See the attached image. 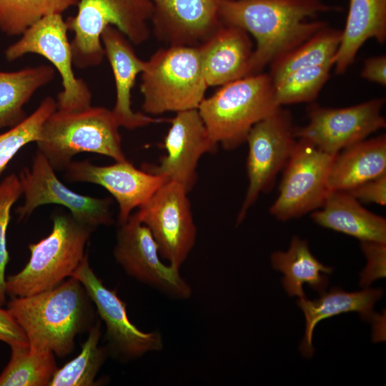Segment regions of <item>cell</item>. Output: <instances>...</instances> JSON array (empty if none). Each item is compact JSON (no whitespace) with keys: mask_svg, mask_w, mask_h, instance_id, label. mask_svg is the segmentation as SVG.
Masks as SVG:
<instances>
[{"mask_svg":"<svg viewBox=\"0 0 386 386\" xmlns=\"http://www.w3.org/2000/svg\"><path fill=\"white\" fill-rule=\"evenodd\" d=\"M24 202L16 209L20 219L28 217L36 208L45 204L66 207L77 222L94 229L113 222L110 198H96L74 192L55 174V170L37 150L30 168L19 176Z\"/></svg>","mask_w":386,"mask_h":386,"instance_id":"14","label":"cell"},{"mask_svg":"<svg viewBox=\"0 0 386 386\" xmlns=\"http://www.w3.org/2000/svg\"><path fill=\"white\" fill-rule=\"evenodd\" d=\"M294 127L290 111L279 107L250 129L246 139L249 184L237 222L244 218L261 193L271 190L277 174L285 167L297 141Z\"/></svg>","mask_w":386,"mask_h":386,"instance_id":"9","label":"cell"},{"mask_svg":"<svg viewBox=\"0 0 386 386\" xmlns=\"http://www.w3.org/2000/svg\"><path fill=\"white\" fill-rule=\"evenodd\" d=\"M332 64L305 67L294 71L273 84L279 106L313 101L327 82Z\"/></svg>","mask_w":386,"mask_h":386,"instance_id":"31","label":"cell"},{"mask_svg":"<svg viewBox=\"0 0 386 386\" xmlns=\"http://www.w3.org/2000/svg\"><path fill=\"white\" fill-rule=\"evenodd\" d=\"M114 257L129 276L170 298L187 300L192 294L179 269L162 262L150 230L135 212L119 224Z\"/></svg>","mask_w":386,"mask_h":386,"instance_id":"12","label":"cell"},{"mask_svg":"<svg viewBox=\"0 0 386 386\" xmlns=\"http://www.w3.org/2000/svg\"><path fill=\"white\" fill-rule=\"evenodd\" d=\"M384 103L385 99L376 98L342 108L312 104L307 109V124L295 127L294 136L310 142L327 153L337 154L345 148L385 128L386 121L381 114Z\"/></svg>","mask_w":386,"mask_h":386,"instance_id":"13","label":"cell"},{"mask_svg":"<svg viewBox=\"0 0 386 386\" xmlns=\"http://www.w3.org/2000/svg\"><path fill=\"white\" fill-rule=\"evenodd\" d=\"M56 109V101L46 96L31 114L0 134V174L21 148L37 142L44 123Z\"/></svg>","mask_w":386,"mask_h":386,"instance_id":"32","label":"cell"},{"mask_svg":"<svg viewBox=\"0 0 386 386\" xmlns=\"http://www.w3.org/2000/svg\"><path fill=\"white\" fill-rule=\"evenodd\" d=\"M157 39L168 46H197L222 24L220 10L230 0H150Z\"/></svg>","mask_w":386,"mask_h":386,"instance_id":"18","label":"cell"},{"mask_svg":"<svg viewBox=\"0 0 386 386\" xmlns=\"http://www.w3.org/2000/svg\"><path fill=\"white\" fill-rule=\"evenodd\" d=\"M381 289L365 288L356 292H347L334 287L330 292L325 291L315 300L301 297L297 302L302 310L306 320L305 335L300 347L302 354L307 357L314 353L312 335L316 325L321 320L348 312H357L365 319H372L373 307L382 297Z\"/></svg>","mask_w":386,"mask_h":386,"instance_id":"24","label":"cell"},{"mask_svg":"<svg viewBox=\"0 0 386 386\" xmlns=\"http://www.w3.org/2000/svg\"><path fill=\"white\" fill-rule=\"evenodd\" d=\"M274 269L284 274L282 282L291 296L305 297L303 284H308L320 294L328 284L327 274L332 268L322 264L311 253L307 242L294 236L287 252L278 251L271 256Z\"/></svg>","mask_w":386,"mask_h":386,"instance_id":"25","label":"cell"},{"mask_svg":"<svg viewBox=\"0 0 386 386\" xmlns=\"http://www.w3.org/2000/svg\"><path fill=\"white\" fill-rule=\"evenodd\" d=\"M52 222L51 233L29 245L31 255L25 267L6 279V292L10 297H27L56 287L71 276L85 256L94 229L71 214H56Z\"/></svg>","mask_w":386,"mask_h":386,"instance_id":"6","label":"cell"},{"mask_svg":"<svg viewBox=\"0 0 386 386\" xmlns=\"http://www.w3.org/2000/svg\"><path fill=\"white\" fill-rule=\"evenodd\" d=\"M386 244L363 241L361 249L367 264L361 274L360 284L368 287L375 279L385 277Z\"/></svg>","mask_w":386,"mask_h":386,"instance_id":"34","label":"cell"},{"mask_svg":"<svg viewBox=\"0 0 386 386\" xmlns=\"http://www.w3.org/2000/svg\"><path fill=\"white\" fill-rule=\"evenodd\" d=\"M119 127L112 110L89 106L66 112L56 109L44 123L36 145L54 169L64 170L81 152L127 160Z\"/></svg>","mask_w":386,"mask_h":386,"instance_id":"3","label":"cell"},{"mask_svg":"<svg viewBox=\"0 0 386 386\" xmlns=\"http://www.w3.org/2000/svg\"><path fill=\"white\" fill-rule=\"evenodd\" d=\"M144 114L198 109L208 85L198 46H168L146 61L141 73Z\"/></svg>","mask_w":386,"mask_h":386,"instance_id":"5","label":"cell"},{"mask_svg":"<svg viewBox=\"0 0 386 386\" xmlns=\"http://www.w3.org/2000/svg\"><path fill=\"white\" fill-rule=\"evenodd\" d=\"M66 20L61 14L48 15L26 29L4 51L8 61L35 54L50 61L61 78L63 89L57 95L56 109L77 111L91 106V92L87 84L73 70L71 44Z\"/></svg>","mask_w":386,"mask_h":386,"instance_id":"8","label":"cell"},{"mask_svg":"<svg viewBox=\"0 0 386 386\" xmlns=\"http://www.w3.org/2000/svg\"><path fill=\"white\" fill-rule=\"evenodd\" d=\"M386 40V0H350L345 29L334 59L335 71L345 73L366 41Z\"/></svg>","mask_w":386,"mask_h":386,"instance_id":"23","label":"cell"},{"mask_svg":"<svg viewBox=\"0 0 386 386\" xmlns=\"http://www.w3.org/2000/svg\"><path fill=\"white\" fill-rule=\"evenodd\" d=\"M91 303L81 282L69 277L51 290L11 297L7 310L26 334L31 350L63 357L74 350L76 336L92 325Z\"/></svg>","mask_w":386,"mask_h":386,"instance_id":"2","label":"cell"},{"mask_svg":"<svg viewBox=\"0 0 386 386\" xmlns=\"http://www.w3.org/2000/svg\"><path fill=\"white\" fill-rule=\"evenodd\" d=\"M197 46L208 86H222L248 76L254 47L244 29L222 24Z\"/></svg>","mask_w":386,"mask_h":386,"instance_id":"20","label":"cell"},{"mask_svg":"<svg viewBox=\"0 0 386 386\" xmlns=\"http://www.w3.org/2000/svg\"><path fill=\"white\" fill-rule=\"evenodd\" d=\"M311 217L318 225L354 237L361 242L386 244V220L363 207L346 191H330Z\"/></svg>","mask_w":386,"mask_h":386,"instance_id":"21","label":"cell"},{"mask_svg":"<svg viewBox=\"0 0 386 386\" xmlns=\"http://www.w3.org/2000/svg\"><path fill=\"white\" fill-rule=\"evenodd\" d=\"M361 76L385 86L386 85V56L380 55L365 60Z\"/></svg>","mask_w":386,"mask_h":386,"instance_id":"37","label":"cell"},{"mask_svg":"<svg viewBox=\"0 0 386 386\" xmlns=\"http://www.w3.org/2000/svg\"><path fill=\"white\" fill-rule=\"evenodd\" d=\"M188 193L179 183L168 180L135 212L150 230L160 257L178 269L188 257L197 237Z\"/></svg>","mask_w":386,"mask_h":386,"instance_id":"11","label":"cell"},{"mask_svg":"<svg viewBox=\"0 0 386 386\" xmlns=\"http://www.w3.org/2000/svg\"><path fill=\"white\" fill-rule=\"evenodd\" d=\"M71 277L78 279L86 290L106 326L109 354L128 361L163 348L159 332L141 331L129 320L126 303L115 290L107 288L91 268L85 254Z\"/></svg>","mask_w":386,"mask_h":386,"instance_id":"15","label":"cell"},{"mask_svg":"<svg viewBox=\"0 0 386 386\" xmlns=\"http://www.w3.org/2000/svg\"><path fill=\"white\" fill-rule=\"evenodd\" d=\"M333 8L323 0H230L220 10L222 24L239 27L256 41L248 76L305 41L327 24L317 20Z\"/></svg>","mask_w":386,"mask_h":386,"instance_id":"1","label":"cell"},{"mask_svg":"<svg viewBox=\"0 0 386 386\" xmlns=\"http://www.w3.org/2000/svg\"><path fill=\"white\" fill-rule=\"evenodd\" d=\"M0 341L11 347L29 345L28 339L21 326L16 321L9 311L0 306Z\"/></svg>","mask_w":386,"mask_h":386,"instance_id":"36","label":"cell"},{"mask_svg":"<svg viewBox=\"0 0 386 386\" xmlns=\"http://www.w3.org/2000/svg\"><path fill=\"white\" fill-rule=\"evenodd\" d=\"M79 0H0V31L21 36L44 17L61 14L77 5Z\"/></svg>","mask_w":386,"mask_h":386,"instance_id":"30","label":"cell"},{"mask_svg":"<svg viewBox=\"0 0 386 386\" xmlns=\"http://www.w3.org/2000/svg\"><path fill=\"white\" fill-rule=\"evenodd\" d=\"M101 41L114 78L116 101L112 112L120 127L132 130L162 122L132 109V90L137 75L145 68L146 61L137 55L130 41L114 26L104 29Z\"/></svg>","mask_w":386,"mask_h":386,"instance_id":"19","label":"cell"},{"mask_svg":"<svg viewBox=\"0 0 386 386\" xmlns=\"http://www.w3.org/2000/svg\"><path fill=\"white\" fill-rule=\"evenodd\" d=\"M336 155L297 139L283 169L279 194L269 208L270 214L286 221L320 208L330 192L327 179Z\"/></svg>","mask_w":386,"mask_h":386,"instance_id":"10","label":"cell"},{"mask_svg":"<svg viewBox=\"0 0 386 386\" xmlns=\"http://www.w3.org/2000/svg\"><path fill=\"white\" fill-rule=\"evenodd\" d=\"M279 107L271 77L261 72L222 85L197 109L212 142L231 150L246 142L252 127Z\"/></svg>","mask_w":386,"mask_h":386,"instance_id":"4","label":"cell"},{"mask_svg":"<svg viewBox=\"0 0 386 386\" xmlns=\"http://www.w3.org/2000/svg\"><path fill=\"white\" fill-rule=\"evenodd\" d=\"M170 123L164 139L167 154L158 164H143L142 169L178 182L189 192L197 180L199 159L215 152L218 146L211 139L197 109L177 112Z\"/></svg>","mask_w":386,"mask_h":386,"instance_id":"16","label":"cell"},{"mask_svg":"<svg viewBox=\"0 0 386 386\" xmlns=\"http://www.w3.org/2000/svg\"><path fill=\"white\" fill-rule=\"evenodd\" d=\"M342 31L328 26L269 64L273 84L297 69L332 64L340 46Z\"/></svg>","mask_w":386,"mask_h":386,"instance_id":"27","label":"cell"},{"mask_svg":"<svg viewBox=\"0 0 386 386\" xmlns=\"http://www.w3.org/2000/svg\"><path fill=\"white\" fill-rule=\"evenodd\" d=\"M71 182H89L105 188L119 205L118 223L125 222L134 209L144 204L168 178L136 168L127 159L108 166L88 160L71 161L64 169Z\"/></svg>","mask_w":386,"mask_h":386,"instance_id":"17","label":"cell"},{"mask_svg":"<svg viewBox=\"0 0 386 386\" xmlns=\"http://www.w3.org/2000/svg\"><path fill=\"white\" fill-rule=\"evenodd\" d=\"M23 194L19 177L11 174L0 184V306L6 302L5 270L9 256L6 248V230L13 204Z\"/></svg>","mask_w":386,"mask_h":386,"instance_id":"33","label":"cell"},{"mask_svg":"<svg viewBox=\"0 0 386 386\" xmlns=\"http://www.w3.org/2000/svg\"><path fill=\"white\" fill-rule=\"evenodd\" d=\"M360 202L386 204V173L347 191Z\"/></svg>","mask_w":386,"mask_h":386,"instance_id":"35","label":"cell"},{"mask_svg":"<svg viewBox=\"0 0 386 386\" xmlns=\"http://www.w3.org/2000/svg\"><path fill=\"white\" fill-rule=\"evenodd\" d=\"M11 349L9 362L0 375V386L49 385L58 370L53 352L34 351L29 345Z\"/></svg>","mask_w":386,"mask_h":386,"instance_id":"28","label":"cell"},{"mask_svg":"<svg viewBox=\"0 0 386 386\" xmlns=\"http://www.w3.org/2000/svg\"><path fill=\"white\" fill-rule=\"evenodd\" d=\"M76 6V14L66 23L74 33L71 49L74 66L79 69L102 64L105 56L101 35L108 26L117 28L135 45L150 37V0H79Z\"/></svg>","mask_w":386,"mask_h":386,"instance_id":"7","label":"cell"},{"mask_svg":"<svg viewBox=\"0 0 386 386\" xmlns=\"http://www.w3.org/2000/svg\"><path fill=\"white\" fill-rule=\"evenodd\" d=\"M55 72L49 64L0 71V129L13 127L27 117L24 105L37 90L54 79Z\"/></svg>","mask_w":386,"mask_h":386,"instance_id":"26","label":"cell"},{"mask_svg":"<svg viewBox=\"0 0 386 386\" xmlns=\"http://www.w3.org/2000/svg\"><path fill=\"white\" fill-rule=\"evenodd\" d=\"M386 173V136L364 139L340 151L327 179L330 191H350Z\"/></svg>","mask_w":386,"mask_h":386,"instance_id":"22","label":"cell"},{"mask_svg":"<svg viewBox=\"0 0 386 386\" xmlns=\"http://www.w3.org/2000/svg\"><path fill=\"white\" fill-rule=\"evenodd\" d=\"M101 324L96 321L90 328L80 353L62 367L58 368L49 386H93L95 377L109 351L99 345Z\"/></svg>","mask_w":386,"mask_h":386,"instance_id":"29","label":"cell"}]
</instances>
